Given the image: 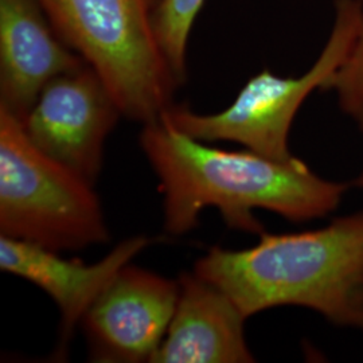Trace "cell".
<instances>
[{"label": "cell", "mask_w": 363, "mask_h": 363, "mask_svg": "<svg viewBox=\"0 0 363 363\" xmlns=\"http://www.w3.org/2000/svg\"><path fill=\"white\" fill-rule=\"evenodd\" d=\"M144 155L159 178L164 229L191 232L201 213L216 208L230 229L264 233L253 210L264 208L294 222L325 217L347 190L325 181L295 157L277 162L253 151H226L183 133L163 118L144 124Z\"/></svg>", "instance_id": "obj_1"}, {"label": "cell", "mask_w": 363, "mask_h": 363, "mask_svg": "<svg viewBox=\"0 0 363 363\" xmlns=\"http://www.w3.org/2000/svg\"><path fill=\"white\" fill-rule=\"evenodd\" d=\"M194 272L223 291L245 318L300 306L335 325L363 328V211L311 232H264L247 249L211 247Z\"/></svg>", "instance_id": "obj_2"}, {"label": "cell", "mask_w": 363, "mask_h": 363, "mask_svg": "<svg viewBox=\"0 0 363 363\" xmlns=\"http://www.w3.org/2000/svg\"><path fill=\"white\" fill-rule=\"evenodd\" d=\"M61 38L91 65L123 116L154 123L182 84L159 48L160 0H38Z\"/></svg>", "instance_id": "obj_3"}, {"label": "cell", "mask_w": 363, "mask_h": 363, "mask_svg": "<svg viewBox=\"0 0 363 363\" xmlns=\"http://www.w3.org/2000/svg\"><path fill=\"white\" fill-rule=\"evenodd\" d=\"M93 186L43 154L22 121L0 108V233L54 252L109 240Z\"/></svg>", "instance_id": "obj_4"}, {"label": "cell", "mask_w": 363, "mask_h": 363, "mask_svg": "<svg viewBox=\"0 0 363 363\" xmlns=\"http://www.w3.org/2000/svg\"><path fill=\"white\" fill-rule=\"evenodd\" d=\"M362 25L363 4L359 0H337L328 40L303 76L280 77L262 70L220 112L201 115L186 105L174 104L160 118L205 143L234 142L273 160L291 162L295 156L288 148V135L294 118L312 91L328 89Z\"/></svg>", "instance_id": "obj_5"}, {"label": "cell", "mask_w": 363, "mask_h": 363, "mask_svg": "<svg viewBox=\"0 0 363 363\" xmlns=\"http://www.w3.org/2000/svg\"><path fill=\"white\" fill-rule=\"evenodd\" d=\"M120 116L104 81L84 64L52 78L22 124L43 154L94 184L103 169L105 140Z\"/></svg>", "instance_id": "obj_6"}, {"label": "cell", "mask_w": 363, "mask_h": 363, "mask_svg": "<svg viewBox=\"0 0 363 363\" xmlns=\"http://www.w3.org/2000/svg\"><path fill=\"white\" fill-rule=\"evenodd\" d=\"M179 283L127 264L81 320L93 362H150L167 334Z\"/></svg>", "instance_id": "obj_7"}, {"label": "cell", "mask_w": 363, "mask_h": 363, "mask_svg": "<svg viewBox=\"0 0 363 363\" xmlns=\"http://www.w3.org/2000/svg\"><path fill=\"white\" fill-rule=\"evenodd\" d=\"M152 242L150 237L135 235L118 242L104 259L85 264L82 259H62L58 252L0 235V269L35 284L54 300L61 313L54 357L64 361L74 330L94 300L123 267Z\"/></svg>", "instance_id": "obj_8"}, {"label": "cell", "mask_w": 363, "mask_h": 363, "mask_svg": "<svg viewBox=\"0 0 363 363\" xmlns=\"http://www.w3.org/2000/svg\"><path fill=\"white\" fill-rule=\"evenodd\" d=\"M84 64L38 0H0V108L23 121L52 78Z\"/></svg>", "instance_id": "obj_9"}, {"label": "cell", "mask_w": 363, "mask_h": 363, "mask_svg": "<svg viewBox=\"0 0 363 363\" xmlns=\"http://www.w3.org/2000/svg\"><path fill=\"white\" fill-rule=\"evenodd\" d=\"M167 334L151 363H249L245 316L223 291L196 273L179 276Z\"/></svg>", "instance_id": "obj_10"}, {"label": "cell", "mask_w": 363, "mask_h": 363, "mask_svg": "<svg viewBox=\"0 0 363 363\" xmlns=\"http://www.w3.org/2000/svg\"><path fill=\"white\" fill-rule=\"evenodd\" d=\"M206 0H160L155 15L159 48L174 74L184 84L187 78V46L195 19Z\"/></svg>", "instance_id": "obj_11"}, {"label": "cell", "mask_w": 363, "mask_h": 363, "mask_svg": "<svg viewBox=\"0 0 363 363\" xmlns=\"http://www.w3.org/2000/svg\"><path fill=\"white\" fill-rule=\"evenodd\" d=\"M328 89L337 93L342 111L363 132V25L347 57L331 79Z\"/></svg>", "instance_id": "obj_12"}, {"label": "cell", "mask_w": 363, "mask_h": 363, "mask_svg": "<svg viewBox=\"0 0 363 363\" xmlns=\"http://www.w3.org/2000/svg\"><path fill=\"white\" fill-rule=\"evenodd\" d=\"M355 184L358 186V187H362L363 189V172L357 178V181H355Z\"/></svg>", "instance_id": "obj_13"}, {"label": "cell", "mask_w": 363, "mask_h": 363, "mask_svg": "<svg viewBox=\"0 0 363 363\" xmlns=\"http://www.w3.org/2000/svg\"><path fill=\"white\" fill-rule=\"evenodd\" d=\"M359 1H361V3H362V4H363V0H359Z\"/></svg>", "instance_id": "obj_14"}]
</instances>
